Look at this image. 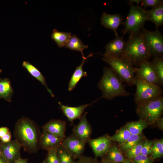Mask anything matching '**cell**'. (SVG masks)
I'll list each match as a JSON object with an SVG mask.
<instances>
[{
    "label": "cell",
    "mask_w": 163,
    "mask_h": 163,
    "mask_svg": "<svg viewBox=\"0 0 163 163\" xmlns=\"http://www.w3.org/2000/svg\"><path fill=\"white\" fill-rule=\"evenodd\" d=\"M40 133L35 123L25 117L19 119L15 126L14 135L25 151L30 153L37 152L40 146Z\"/></svg>",
    "instance_id": "obj_1"
},
{
    "label": "cell",
    "mask_w": 163,
    "mask_h": 163,
    "mask_svg": "<svg viewBox=\"0 0 163 163\" xmlns=\"http://www.w3.org/2000/svg\"><path fill=\"white\" fill-rule=\"evenodd\" d=\"M142 30L137 33L130 34L124 52L120 57L133 66H139L141 62L148 61L152 57L145 42Z\"/></svg>",
    "instance_id": "obj_2"
},
{
    "label": "cell",
    "mask_w": 163,
    "mask_h": 163,
    "mask_svg": "<svg viewBox=\"0 0 163 163\" xmlns=\"http://www.w3.org/2000/svg\"><path fill=\"white\" fill-rule=\"evenodd\" d=\"M97 86L102 92V97L107 100L119 96H127L130 94L113 69L107 66L103 69V74Z\"/></svg>",
    "instance_id": "obj_3"
},
{
    "label": "cell",
    "mask_w": 163,
    "mask_h": 163,
    "mask_svg": "<svg viewBox=\"0 0 163 163\" xmlns=\"http://www.w3.org/2000/svg\"><path fill=\"white\" fill-rule=\"evenodd\" d=\"M102 60L109 64L121 81L129 86L135 85V67L121 57L114 56H104Z\"/></svg>",
    "instance_id": "obj_4"
},
{
    "label": "cell",
    "mask_w": 163,
    "mask_h": 163,
    "mask_svg": "<svg viewBox=\"0 0 163 163\" xmlns=\"http://www.w3.org/2000/svg\"><path fill=\"white\" fill-rule=\"evenodd\" d=\"M134 80L136 87L134 101L137 105L162 96V90L159 86L148 82L136 75Z\"/></svg>",
    "instance_id": "obj_5"
},
{
    "label": "cell",
    "mask_w": 163,
    "mask_h": 163,
    "mask_svg": "<svg viewBox=\"0 0 163 163\" xmlns=\"http://www.w3.org/2000/svg\"><path fill=\"white\" fill-rule=\"evenodd\" d=\"M137 106L136 113L140 120L145 121L149 124L153 123L161 117L163 111V97L161 96Z\"/></svg>",
    "instance_id": "obj_6"
},
{
    "label": "cell",
    "mask_w": 163,
    "mask_h": 163,
    "mask_svg": "<svg viewBox=\"0 0 163 163\" xmlns=\"http://www.w3.org/2000/svg\"><path fill=\"white\" fill-rule=\"evenodd\" d=\"M130 9L125 22V27L122 31L123 35L127 32L136 33L143 29L147 21L146 11L141 6L129 4Z\"/></svg>",
    "instance_id": "obj_7"
},
{
    "label": "cell",
    "mask_w": 163,
    "mask_h": 163,
    "mask_svg": "<svg viewBox=\"0 0 163 163\" xmlns=\"http://www.w3.org/2000/svg\"><path fill=\"white\" fill-rule=\"evenodd\" d=\"M144 40L151 57H163V36L158 30H142Z\"/></svg>",
    "instance_id": "obj_8"
},
{
    "label": "cell",
    "mask_w": 163,
    "mask_h": 163,
    "mask_svg": "<svg viewBox=\"0 0 163 163\" xmlns=\"http://www.w3.org/2000/svg\"><path fill=\"white\" fill-rule=\"evenodd\" d=\"M139 66V67L135 68L136 76L148 82L159 86H161L151 61H144Z\"/></svg>",
    "instance_id": "obj_9"
},
{
    "label": "cell",
    "mask_w": 163,
    "mask_h": 163,
    "mask_svg": "<svg viewBox=\"0 0 163 163\" xmlns=\"http://www.w3.org/2000/svg\"><path fill=\"white\" fill-rule=\"evenodd\" d=\"M86 143L72 133L66 137L63 141L62 145L75 158H79L82 155Z\"/></svg>",
    "instance_id": "obj_10"
},
{
    "label": "cell",
    "mask_w": 163,
    "mask_h": 163,
    "mask_svg": "<svg viewBox=\"0 0 163 163\" xmlns=\"http://www.w3.org/2000/svg\"><path fill=\"white\" fill-rule=\"evenodd\" d=\"M0 143L2 156L7 162L14 163L21 157L20 152L22 146L16 139L11 140L5 143Z\"/></svg>",
    "instance_id": "obj_11"
},
{
    "label": "cell",
    "mask_w": 163,
    "mask_h": 163,
    "mask_svg": "<svg viewBox=\"0 0 163 163\" xmlns=\"http://www.w3.org/2000/svg\"><path fill=\"white\" fill-rule=\"evenodd\" d=\"M87 112L84 113L80 119L79 123L74 125L72 134L76 137L85 142H88L91 139L92 129L86 118Z\"/></svg>",
    "instance_id": "obj_12"
},
{
    "label": "cell",
    "mask_w": 163,
    "mask_h": 163,
    "mask_svg": "<svg viewBox=\"0 0 163 163\" xmlns=\"http://www.w3.org/2000/svg\"><path fill=\"white\" fill-rule=\"evenodd\" d=\"M110 137L105 135L95 139H91L88 141L96 157H101L106 155L111 147Z\"/></svg>",
    "instance_id": "obj_13"
},
{
    "label": "cell",
    "mask_w": 163,
    "mask_h": 163,
    "mask_svg": "<svg viewBox=\"0 0 163 163\" xmlns=\"http://www.w3.org/2000/svg\"><path fill=\"white\" fill-rule=\"evenodd\" d=\"M64 139L43 129L40 133V146L42 149L47 151L57 149L62 145Z\"/></svg>",
    "instance_id": "obj_14"
},
{
    "label": "cell",
    "mask_w": 163,
    "mask_h": 163,
    "mask_svg": "<svg viewBox=\"0 0 163 163\" xmlns=\"http://www.w3.org/2000/svg\"><path fill=\"white\" fill-rule=\"evenodd\" d=\"M92 103L78 106L71 107L63 105L60 102H58L63 114L67 117L68 121L72 124L74 120L80 119L85 109L91 105Z\"/></svg>",
    "instance_id": "obj_15"
},
{
    "label": "cell",
    "mask_w": 163,
    "mask_h": 163,
    "mask_svg": "<svg viewBox=\"0 0 163 163\" xmlns=\"http://www.w3.org/2000/svg\"><path fill=\"white\" fill-rule=\"evenodd\" d=\"M126 43L123 35L116 37L106 45L105 52L103 55V56L113 55L120 57L124 52Z\"/></svg>",
    "instance_id": "obj_16"
},
{
    "label": "cell",
    "mask_w": 163,
    "mask_h": 163,
    "mask_svg": "<svg viewBox=\"0 0 163 163\" xmlns=\"http://www.w3.org/2000/svg\"><path fill=\"white\" fill-rule=\"evenodd\" d=\"M42 128L59 138L64 139L66 137V123L64 121L51 120L43 125Z\"/></svg>",
    "instance_id": "obj_17"
},
{
    "label": "cell",
    "mask_w": 163,
    "mask_h": 163,
    "mask_svg": "<svg viewBox=\"0 0 163 163\" xmlns=\"http://www.w3.org/2000/svg\"><path fill=\"white\" fill-rule=\"evenodd\" d=\"M123 20L119 14H111L104 12L101 19V24L105 27L113 31L117 37L118 36L117 29L123 24Z\"/></svg>",
    "instance_id": "obj_18"
},
{
    "label": "cell",
    "mask_w": 163,
    "mask_h": 163,
    "mask_svg": "<svg viewBox=\"0 0 163 163\" xmlns=\"http://www.w3.org/2000/svg\"><path fill=\"white\" fill-rule=\"evenodd\" d=\"M93 55V54L90 53L87 57H85L84 56H82L83 59L82 63L80 65L76 67L69 83L68 90L69 91H71L75 88L77 83L82 77L87 76V72L83 70V65L86 59L88 57L92 56Z\"/></svg>",
    "instance_id": "obj_19"
},
{
    "label": "cell",
    "mask_w": 163,
    "mask_h": 163,
    "mask_svg": "<svg viewBox=\"0 0 163 163\" xmlns=\"http://www.w3.org/2000/svg\"><path fill=\"white\" fill-rule=\"evenodd\" d=\"M22 66L32 76L36 78L40 82L42 85L46 87L47 91L52 97H54L51 90L46 85L45 78L36 67L29 62L26 61L23 62Z\"/></svg>",
    "instance_id": "obj_20"
},
{
    "label": "cell",
    "mask_w": 163,
    "mask_h": 163,
    "mask_svg": "<svg viewBox=\"0 0 163 163\" xmlns=\"http://www.w3.org/2000/svg\"><path fill=\"white\" fill-rule=\"evenodd\" d=\"M147 21L154 23L158 28L163 23V5L159 7L146 10Z\"/></svg>",
    "instance_id": "obj_21"
},
{
    "label": "cell",
    "mask_w": 163,
    "mask_h": 163,
    "mask_svg": "<svg viewBox=\"0 0 163 163\" xmlns=\"http://www.w3.org/2000/svg\"><path fill=\"white\" fill-rule=\"evenodd\" d=\"M13 93L10 80L7 78H0V99L11 102Z\"/></svg>",
    "instance_id": "obj_22"
},
{
    "label": "cell",
    "mask_w": 163,
    "mask_h": 163,
    "mask_svg": "<svg viewBox=\"0 0 163 163\" xmlns=\"http://www.w3.org/2000/svg\"><path fill=\"white\" fill-rule=\"evenodd\" d=\"M71 33L58 31L57 29L53 30L51 38L59 47H65L71 36Z\"/></svg>",
    "instance_id": "obj_23"
},
{
    "label": "cell",
    "mask_w": 163,
    "mask_h": 163,
    "mask_svg": "<svg viewBox=\"0 0 163 163\" xmlns=\"http://www.w3.org/2000/svg\"><path fill=\"white\" fill-rule=\"evenodd\" d=\"M65 47L72 50L81 52L82 57L84 56L83 50L88 48V46L85 45L77 36L74 34L71 36Z\"/></svg>",
    "instance_id": "obj_24"
},
{
    "label": "cell",
    "mask_w": 163,
    "mask_h": 163,
    "mask_svg": "<svg viewBox=\"0 0 163 163\" xmlns=\"http://www.w3.org/2000/svg\"><path fill=\"white\" fill-rule=\"evenodd\" d=\"M149 124L145 121L140 120L138 121L129 123L126 127L131 134L139 135Z\"/></svg>",
    "instance_id": "obj_25"
},
{
    "label": "cell",
    "mask_w": 163,
    "mask_h": 163,
    "mask_svg": "<svg viewBox=\"0 0 163 163\" xmlns=\"http://www.w3.org/2000/svg\"><path fill=\"white\" fill-rule=\"evenodd\" d=\"M106 158H104L107 160L117 163H123L125 159L117 147H111L105 155Z\"/></svg>",
    "instance_id": "obj_26"
},
{
    "label": "cell",
    "mask_w": 163,
    "mask_h": 163,
    "mask_svg": "<svg viewBox=\"0 0 163 163\" xmlns=\"http://www.w3.org/2000/svg\"><path fill=\"white\" fill-rule=\"evenodd\" d=\"M153 69L158 78L161 86L163 84V57H154L151 61Z\"/></svg>",
    "instance_id": "obj_27"
},
{
    "label": "cell",
    "mask_w": 163,
    "mask_h": 163,
    "mask_svg": "<svg viewBox=\"0 0 163 163\" xmlns=\"http://www.w3.org/2000/svg\"><path fill=\"white\" fill-rule=\"evenodd\" d=\"M131 135L125 126L120 129L110 138L111 141L117 142L121 145L126 142Z\"/></svg>",
    "instance_id": "obj_28"
},
{
    "label": "cell",
    "mask_w": 163,
    "mask_h": 163,
    "mask_svg": "<svg viewBox=\"0 0 163 163\" xmlns=\"http://www.w3.org/2000/svg\"><path fill=\"white\" fill-rule=\"evenodd\" d=\"M57 154L60 163H76L72 155L62 145L57 149Z\"/></svg>",
    "instance_id": "obj_29"
},
{
    "label": "cell",
    "mask_w": 163,
    "mask_h": 163,
    "mask_svg": "<svg viewBox=\"0 0 163 163\" xmlns=\"http://www.w3.org/2000/svg\"><path fill=\"white\" fill-rule=\"evenodd\" d=\"M143 138V136L142 133L139 135L131 134L126 142L121 145V149L123 151H127L141 142Z\"/></svg>",
    "instance_id": "obj_30"
},
{
    "label": "cell",
    "mask_w": 163,
    "mask_h": 163,
    "mask_svg": "<svg viewBox=\"0 0 163 163\" xmlns=\"http://www.w3.org/2000/svg\"><path fill=\"white\" fill-rule=\"evenodd\" d=\"M151 157L153 159L159 158L163 155V139L156 140L154 142L152 149Z\"/></svg>",
    "instance_id": "obj_31"
},
{
    "label": "cell",
    "mask_w": 163,
    "mask_h": 163,
    "mask_svg": "<svg viewBox=\"0 0 163 163\" xmlns=\"http://www.w3.org/2000/svg\"><path fill=\"white\" fill-rule=\"evenodd\" d=\"M42 163H60L57 154V149L48 151V153Z\"/></svg>",
    "instance_id": "obj_32"
},
{
    "label": "cell",
    "mask_w": 163,
    "mask_h": 163,
    "mask_svg": "<svg viewBox=\"0 0 163 163\" xmlns=\"http://www.w3.org/2000/svg\"><path fill=\"white\" fill-rule=\"evenodd\" d=\"M144 142H141L127 151L126 156L128 158L133 159L141 154Z\"/></svg>",
    "instance_id": "obj_33"
},
{
    "label": "cell",
    "mask_w": 163,
    "mask_h": 163,
    "mask_svg": "<svg viewBox=\"0 0 163 163\" xmlns=\"http://www.w3.org/2000/svg\"><path fill=\"white\" fill-rule=\"evenodd\" d=\"M141 6L145 9L147 7L156 8L163 5V1L161 0H141Z\"/></svg>",
    "instance_id": "obj_34"
},
{
    "label": "cell",
    "mask_w": 163,
    "mask_h": 163,
    "mask_svg": "<svg viewBox=\"0 0 163 163\" xmlns=\"http://www.w3.org/2000/svg\"><path fill=\"white\" fill-rule=\"evenodd\" d=\"M153 143V142L152 141L146 140L144 142L141 149V154L145 155H148L149 154H151Z\"/></svg>",
    "instance_id": "obj_35"
},
{
    "label": "cell",
    "mask_w": 163,
    "mask_h": 163,
    "mask_svg": "<svg viewBox=\"0 0 163 163\" xmlns=\"http://www.w3.org/2000/svg\"><path fill=\"white\" fill-rule=\"evenodd\" d=\"M132 159L134 163H152L153 161L151 157L141 154Z\"/></svg>",
    "instance_id": "obj_36"
},
{
    "label": "cell",
    "mask_w": 163,
    "mask_h": 163,
    "mask_svg": "<svg viewBox=\"0 0 163 163\" xmlns=\"http://www.w3.org/2000/svg\"><path fill=\"white\" fill-rule=\"evenodd\" d=\"M78 158L76 163H98L95 158L82 155Z\"/></svg>",
    "instance_id": "obj_37"
},
{
    "label": "cell",
    "mask_w": 163,
    "mask_h": 163,
    "mask_svg": "<svg viewBox=\"0 0 163 163\" xmlns=\"http://www.w3.org/2000/svg\"><path fill=\"white\" fill-rule=\"evenodd\" d=\"M11 133L9 132L0 139L1 142L5 143L9 142L11 141Z\"/></svg>",
    "instance_id": "obj_38"
},
{
    "label": "cell",
    "mask_w": 163,
    "mask_h": 163,
    "mask_svg": "<svg viewBox=\"0 0 163 163\" xmlns=\"http://www.w3.org/2000/svg\"><path fill=\"white\" fill-rule=\"evenodd\" d=\"M10 132L8 128L6 127H0V139L6 133Z\"/></svg>",
    "instance_id": "obj_39"
},
{
    "label": "cell",
    "mask_w": 163,
    "mask_h": 163,
    "mask_svg": "<svg viewBox=\"0 0 163 163\" xmlns=\"http://www.w3.org/2000/svg\"><path fill=\"white\" fill-rule=\"evenodd\" d=\"M159 128L161 130L163 129V118L161 117L156 122Z\"/></svg>",
    "instance_id": "obj_40"
},
{
    "label": "cell",
    "mask_w": 163,
    "mask_h": 163,
    "mask_svg": "<svg viewBox=\"0 0 163 163\" xmlns=\"http://www.w3.org/2000/svg\"><path fill=\"white\" fill-rule=\"evenodd\" d=\"M14 163H29L27 158H22L21 157L16 160Z\"/></svg>",
    "instance_id": "obj_41"
},
{
    "label": "cell",
    "mask_w": 163,
    "mask_h": 163,
    "mask_svg": "<svg viewBox=\"0 0 163 163\" xmlns=\"http://www.w3.org/2000/svg\"><path fill=\"white\" fill-rule=\"evenodd\" d=\"M129 4H133L134 2H135L138 5L140 2L141 0H131L129 1Z\"/></svg>",
    "instance_id": "obj_42"
},
{
    "label": "cell",
    "mask_w": 163,
    "mask_h": 163,
    "mask_svg": "<svg viewBox=\"0 0 163 163\" xmlns=\"http://www.w3.org/2000/svg\"><path fill=\"white\" fill-rule=\"evenodd\" d=\"M5 158L2 155L0 157V163H7Z\"/></svg>",
    "instance_id": "obj_43"
},
{
    "label": "cell",
    "mask_w": 163,
    "mask_h": 163,
    "mask_svg": "<svg viewBox=\"0 0 163 163\" xmlns=\"http://www.w3.org/2000/svg\"><path fill=\"white\" fill-rule=\"evenodd\" d=\"M102 163H118L117 162H115L112 161H110L104 158H103L102 160Z\"/></svg>",
    "instance_id": "obj_44"
},
{
    "label": "cell",
    "mask_w": 163,
    "mask_h": 163,
    "mask_svg": "<svg viewBox=\"0 0 163 163\" xmlns=\"http://www.w3.org/2000/svg\"><path fill=\"white\" fill-rule=\"evenodd\" d=\"M122 163H133L129 160L125 159L124 161Z\"/></svg>",
    "instance_id": "obj_45"
},
{
    "label": "cell",
    "mask_w": 163,
    "mask_h": 163,
    "mask_svg": "<svg viewBox=\"0 0 163 163\" xmlns=\"http://www.w3.org/2000/svg\"><path fill=\"white\" fill-rule=\"evenodd\" d=\"M2 155V151L0 143V157Z\"/></svg>",
    "instance_id": "obj_46"
},
{
    "label": "cell",
    "mask_w": 163,
    "mask_h": 163,
    "mask_svg": "<svg viewBox=\"0 0 163 163\" xmlns=\"http://www.w3.org/2000/svg\"><path fill=\"white\" fill-rule=\"evenodd\" d=\"M2 72V70L1 69H0V73Z\"/></svg>",
    "instance_id": "obj_47"
},
{
    "label": "cell",
    "mask_w": 163,
    "mask_h": 163,
    "mask_svg": "<svg viewBox=\"0 0 163 163\" xmlns=\"http://www.w3.org/2000/svg\"><path fill=\"white\" fill-rule=\"evenodd\" d=\"M7 163H8V162H7Z\"/></svg>",
    "instance_id": "obj_48"
}]
</instances>
